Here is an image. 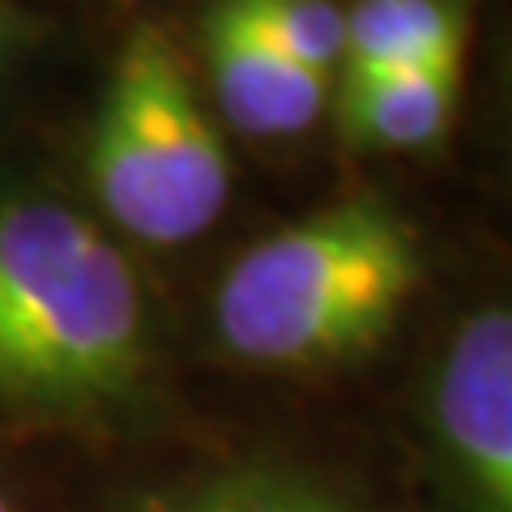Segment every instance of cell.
Segmentation results:
<instances>
[{
	"label": "cell",
	"mask_w": 512,
	"mask_h": 512,
	"mask_svg": "<svg viewBox=\"0 0 512 512\" xmlns=\"http://www.w3.org/2000/svg\"><path fill=\"white\" fill-rule=\"evenodd\" d=\"M423 282V248L384 201L325 205L252 244L214 299L218 338L256 367L359 359L389 338Z\"/></svg>",
	"instance_id": "1"
},
{
	"label": "cell",
	"mask_w": 512,
	"mask_h": 512,
	"mask_svg": "<svg viewBox=\"0 0 512 512\" xmlns=\"http://www.w3.org/2000/svg\"><path fill=\"white\" fill-rule=\"evenodd\" d=\"M141 291L116 244L77 210L0 197V393L77 406L141 367Z\"/></svg>",
	"instance_id": "2"
},
{
	"label": "cell",
	"mask_w": 512,
	"mask_h": 512,
	"mask_svg": "<svg viewBox=\"0 0 512 512\" xmlns=\"http://www.w3.org/2000/svg\"><path fill=\"white\" fill-rule=\"evenodd\" d=\"M86 171L107 218L146 244L197 239L227 210V146L163 30L141 26L124 43L90 128Z\"/></svg>",
	"instance_id": "3"
},
{
	"label": "cell",
	"mask_w": 512,
	"mask_h": 512,
	"mask_svg": "<svg viewBox=\"0 0 512 512\" xmlns=\"http://www.w3.org/2000/svg\"><path fill=\"white\" fill-rule=\"evenodd\" d=\"M436 431L483 512H512V308H483L448 338Z\"/></svg>",
	"instance_id": "4"
},
{
	"label": "cell",
	"mask_w": 512,
	"mask_h": 512,
	"mask_svg": "<svg viewBox=\"0 0 512 512\" xmlns=\"http://www.w3.org/2000/svg\"><path fill=\"white\" fill-rule=\"evenodd\" d=\"M205 60L218 107L248 137H291L312 128L329 99V77L295 64L214 0L205 13Z\"/></svg>",
	"instance_id": "5"
},
{
	"label": "cell",
	"mask_w": 512,
	"mask_h": 512,
	"mask_svg": "<svg viewBox=\"0 0 512 512\" xmlns=\"http://www.w3.org/2000/svg\"><path fill=\"white\" fill-rule=\"evenodd\" d=\"M466 82V56L393 73L342 77L338 128L359 150H427L448 133Z\"/></svg>",
	"instance_id": "6"
},
{
	"label": "cell",
	"mask_w": 512,
	"mask_h": 512,
	"mask_svg": "<svg viewBox=\"0 0 512 512\" xmlns=\"http://www.w3.org/2000/svg\"><path fill=\"white\" fill-rule=\"evenodd\" d=\"M346 18L342 77L393 73L414 64L466 56V0H355Z\"/></svg>",
	"instance_id": "7"
},
{
	"label": "cell",
	"mask_w": 512,
	"mask_h": 512,
	"mask_svg": "<svg viewBox=\"0 0 512 512\" xmlns=\"http://www.w3.org/2000/svg\"><path fill=\"white\" fill-rule=\"evenodd\" d=\"M222 5L303 69L329 77L342 64L346 18L333 0H222Z\"/></svg>",
	"instance_id": "8"
},
{
	"label": "cell",
	"mask_w": 512,
	"mask_h": 512,
	"mask_svg": "<svg viewBox=\"0 0 512 512\" xmlns=\"http://www.w3.org/2000/svg\"><path fill=\"white\" fill-rule=\"evenodd\" d=\"M261 512H338L333 504L316 500L303 491H278V487H261Z\"/></svg>",
	"instance_id": "9"
},
{
	"label": "cell",
	"mask_w": 512,
	"mask_h": 512,
	"mask_svg": "<svg viewBox=\"0 0 512 512\" xmlns=\"http://www.w3.org/2000/svg\"><path fill=\"white\" fill-rule=\"evenodd\" d=\"M188 512H261V487H248V491H222L214 500H205Z\"/></svg>",
	"instance_id": "10"
},
{
	"label": "cell",
	"mask_w": 512,
	"mask_h": 512,
	"mask_svg": "<svg viewBox=\"0 0 512 512\" xmlns=\"http://www.w3.org/2000/svg\"><path fill=\"white\" fill-rule=\"evenodd\" d=\"M0 512H9V504H5V495H0Z\"/></svg>",
	"instance_id": "11"
}]
</instances>
